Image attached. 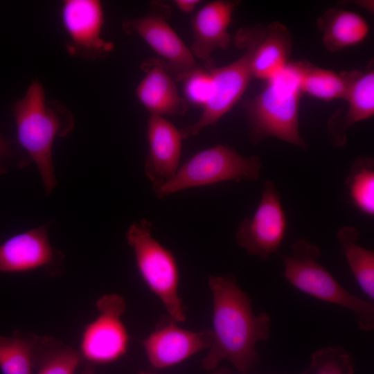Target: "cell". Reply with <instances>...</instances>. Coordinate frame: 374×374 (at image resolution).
Here are the masks:
<instances>
[{
  "instance_id": "cell-1",
  "label": "cell",
  "mask_w": 374,
  "mask_h": 374,
  "mask_svg": "<svg viewBox=\"0 0 374 374\" xmlns=\"http://www.w3.org/2000/svg\"><path fill=\"white\" fill-rule=\"evenodd\" d=\"M208 283L213 295V340L202 366L213 371L226 360L247 374L259 360L257 343L269 337L271 317L254 314L251 299L233 274L209 276Z\"/></svg>"
},
{
  "instance_id": "cell-2",
  "label": "cell",
  "mask_w": 374,
  "mask_h": 374,
  "mask_svg": "<svg viewBox=\"0 0 374 374\" xmlns=\"http://www.w3.org/2000/svg\"><path fill=\"white\" fill-rule=\"evenodd\" d=\"M299 62H288L266 81L256 96L247 98L243 107L248 121L249 138L256 145L269 137L305 149L299 131V104L302 95Z\"/></svg>"
},
{
  "instance_id": "cell-3",
  "label": "cell",
  "mask_w": 374,
  "mask_h": 374,
  "mask_svg": "<svg viewBox=\"0 0 374 374\" xmlns=\"http://www.w3.org/2000/svg\"><path fill=\"white\" fill-rule=\"evenodd\" d=\"M17 138L40 172L45 190L56 185L52 149L55 137L67 134L73 127L69 112L59 105H47L43 86L34 80L25 96L14 105Z\"/></svg>"
},
{
  "instance_id": "cell-4",
  "label": "cell",
  "mask_w": 374,
  "mask_h": 374,
  "mask_svg": "<svg viewBox=\"0 0 374 374\" xmlns=\"http://www.w3.org/2000/svg\"><path fill=\"white\" fill-rule=\"evenodd\" d=\"M319 247L301 238L283 257L284 276L295 288L317 299L345 308L354 314L360 330L374 328V305L346 290L319 262Z\"/></svg>"
},
{
  "instance_id": "cell-5",
  "label": "cell",
  "mask_w": 374,
  "mask_h": 374,
  "mask_svg": "<svg viewBox=\"0 0 374 374\" xmlns=\"http://www.w3.org/2000/svg\"><path fill=\"white\" fill-rule=\"evenodd\" d=\"M265 26L256 25L242 28L237 32L234 42L244 53L233 62L220 67L213 63L208 66L213 78L211 95L202 107L198 119L192 125L180 129L184 139L199 134L204 129L214 125L240 99L253 78L251 62L254 51L265 36Z\"/></svg>"
},
{
  "instance_id": "cell-6",
  "label": "cell",
  "mask_w": 374,
  "mask_h": 374,
  "mask_svg": "<svg viewBox=\"0 0 374 374\" xmlns=\"http://www.w3.org/2000/svg\"><path fill=\"white\" fill-rule=\"evenodd\" d=\"M152 222L143 218L132 223L125 237L132 248L139 273L149 290L173 320L184 322L186 310L179 296V271L174 253L152 235Z\"/></svg>"
},
{
  "instance_id": "cell-7",
  "label": "cell",
  "mask_w": 374,
  "mask_h": 374,
  "mask_svg": "<svg viewBox=\"0 0 374 374\" xmlns=\"http://www.w3.org/2000/svg\"><path fill=\"white\" fill-rule=\"evenodd\" d=\"M262 166L258 156L244 157L229 145H217L195 154L170 179L153 189L156 197L162 199L224 181H255L260 177Z\"/></svg>"
},
{
  "instance_id": "cell-8",
  "label": "cell",
  "mask_w": 374,
  "mask_h": 374,
  "mask_svg": "<svg viewBox=\"0 0 374 374\" xmlns=\"http://www.w3.org/2000/svg\"><path fill=\"white\" fill-rule=\"evenodd\" d=\"M170 8L161 1L150 3L147 13L123 24L127 35H137L159 55L166 69L177 81H182L199 66L178 34L168 22Z\"/></svg>"
},
{
  "instance_id": "cell-9",
  "label": "cell",
  "mask_w": 374,
  "mask_h": 374,
  "mask_svg": "<svg viewBox=\"0 0 374 374\" xmlns=\"http://www.w3.org/2000/svg\"><path fill=\"white\" fill-rule=\"evenodd\" d=\"M98 317L87 325L82 334L80 355L91 364L112 363L123 357L129 346V335L121 317L125 300L116 294L100 298Z\"/></svg>"
},
{
  "instance_id": "cell-10",
  "label": "cell",
  "mask_w": 374,
  "mask_h": 374,
  "mask_svg": "<svg viewBox=\"0 0 374 374\" xmlns=\"http://www.w3.org/2000/svg\"><path fill=\"white\" fill-rule=\"evenodd\" d=\"M287 229L280 193L273 181H267L253 215L240 222L235 237L249 255L266 261L278 251Z\"/></svg>"
},
{
  "instance_id": "cell-11",
  "label": "cell",
  "mask_w": 374,
  "mask_h": 374,
  "mask_svg": "<svg viewBox=\"0 0 374 374\" xmlns=\"http://www.w3.org/2000/svg\"><path fill=\"white\" fill-rule=\"evenodd\" d=\"M213 340L211 330H186L170 316L163 315L154 330L142 341V345L150 365L155 368H166L209 349Z\"/></svg>"
},
{
  "instance_id": "cell-12",
  "label": "cell",
  "mask_w": 374,
  "mask_h": 374,
  "mask_svg": "<svg viewBox=\"0 0 374 374\" xmlns=\"http://www.w3.org/2000/svg\"><path fill=\"white\" fill-rule=\"evenodd\" d=\"M64 254L53 248L46 225L13 235L0 245V272L21 273L44 269L60 274Z\"/></svg>"
},
{
  "instance_id": "cell-13",
  "label": "cell",
  "mask_w": 374,
  "mask_h": 374,
  "mask_svg": "<svg viewBox=\"0 0 374 374\" xmlns=\"http://www.w3.org/2000/svg\"><path fill=\"white\" fill-rule=\"evenodd\" d=\"M61 17L71 42L68 47L69 53H80L97 58L113 49V44L101 37L105 19L100 1H64Z\"/></svg>"
},
{
  "instance_id": "cell-14",
  "label": "cell",
  "mask_w": 374,
  "mask_h": 374,
  "mask_svg": "<svg viewBox=\"0 0 374 374\" xmlns=\"http://www.w3.org/2000/svg\"><path fill=\"white\" fill-rule=\"evenodd\" d=\"M146 136L148 153L143 168L154 188L168 181L179 169L184 138L174 124L157 115L149 116Z\"/></svg>"
},
{
  "instance_id": "cell-15",
  "label": "cell",
  "mask_w": 374,
  "mask_h": 374,
  "mask_svg": "<svg viewBox=\"0 0 374 374\" xmlns=\"http://www.w3.org/2000/svg\"><path fill=\"white\" fill-rule=\"evenodd\" d=\"M240 2L212 1L196 12L190 21L193 42L189 48L195 57L210 64L213 62L211 55L215 51L227 48L231 40L229 27Z\"/></svg>"
},
{
  "instance_id": "cell-16",
  "label": "cell",
  "mask_w": 374,
  "mask_h": 374,
  "mask_svg": "<svg viewBox=\"0 0 374 374\" xmlns=\"http://www.w3.org/2000/svg\"><path fill=\"white\" fill-rule=\"evenodd\" d=\"M145 75L135 94L150 115L179 116L187 110V102L179 93L174 78L159 59H150L142 64Z\"/></svg>"
},
{
  "instance_id": "cell-17",
  "label": "cell",
  "mask_w": 374,
  "mask_h": 374,
  "mask_svg": "<svg viewBox=\"0 0 374 374\" xmlns=\"http://www.w3.org/2000/svg\"><path fill=\"white\" fill-rule=\"evenodd\" d=\"M348 109L335 114L328 124V137L332 145L341 147L347 142V132L355 124L374 115V70L370 64L366 71L353 70L352 79L345 99Z\"/></svg>"
},
{
  "instance_id": "cell-18",
  "label": "cell",
  "mask_w": 374,
  "mask_h": 374,
  "mask_svg": "<svg viewBox=\"0 0 374 374\" xmlns=\"http://www.w3.org/2000/svg\"><path fill=\"white\" fill-rule=\"evenodd\" d=\"M293 45L292 35L283 24L274 21L265 26V36L253 55V78L265 82L288 63Z\"/></svg>"
},
{
  "instance_id": "cell-19",
  "label": "cell",
  "mask_w": 374,
  "mask_h": 374,
  "mask_svg": "<svg viewBox=\"0 0 374 374\" xmlns=\"http://www.w3.org/2000/svg\"><path fill=\"white\" fill-rule=\"evenodd\" d=\"M322 43L331 53L363 42L369 32L366 21L359 14L337 8L327 10L317 21Z\"/></svg>"
},
{
  "instance_id": "cell-20",
  "label": "cell",
  "mask_w": 374,
  "mask_h": 374,
  "mask_svg": "<svg viewBox=\"0 0 374 374\" xmlns=\"http://www.w3.org/2000/svg\"><path fill=\"white\" fill-rule=\"evenodd\" d=\"M301 73V89L317 99L331 101L346 99L353 70L339 73L318 67L306 60L298 61Z\"/></svg>"
},
{
  "instance_id": "cell-21",
  "label": "cell",
  "mask_w": 374,
  "mask_h": 374,
  "mask_svg": "<svg viewBox=\"0 0 374 374\" xmlns=\"http://www.w3.org/2000/svg\"><path fill=\"white\" fill-rule=\"evenodd\" d=\"M41 337L15 331L0 335V368L3 374H33Z\"/></svg>"
},
{
  "instance_id": "cell-22",
  "label": "cell",
  "mask_w": 374,
  "mask_h": 374,
  "mask_svg": "<svg viewBox=\"0 0 374 374\" xmlns=\"http://www.w3.org/2000/svg\"><path fill=\"white\" fill-rule=\"evenodd\" d=\"M359 231L344 226L337 231V239L348 265L364 293L374 299V252L359 245Z\"/></svg>"
},
{
  "instance_id": "cell-23",
  "label": "cell",
  "mask_w": 374,
  "mask_h": 374,
  "mask_svg": "<svg viewBox=\"0 0 374 374\" xmlns=\"http://www.w3.org/2000/svg\"><path fill=\"white\" fill-rule=\"evenodd\" d=\"M353 206L363 214L374 215V160L359 157L352 163L345 181Z\"/></svg>"
},
{
  "instance_id": "cell-24",
  "label": "cell",
  "mask_w": 374,
  "mask_h": 374,
  "mask_svg": "<svg viewBox=\"0 0 374 374\" xmlns=\"http://www.w3.org/2000/svg\"><path fill=\"white\" fill-rule=\"evenodd\" d=\"M82 359L80 352L60 340L42 337L37 351V374H75Z\"/></svg>"
},
{
  "instance_id": "cell-25",
  "label": "cell",
  "mask_w": 374,
  "mask_h": 374,
  "mask_svg": "<svg viewBox=\"0 0 374 374\" xmlns=\"http://www.w3.org/2000/svg\"><path fill=\"white\" fill-rule=\"evenodd\" d=\"M353 357L341 346H326L315 351L309 366L300 374H353Z\"/></svg>"
},
{
  "instance_id": "cell-26",
  "label": "cell",
  "mask_w": 374,
  "mask_h": 374,
  "mask_svg": "<svg viewBox=\"0 0 374 374\" xmlns=\"http://www.w3.org/2000/svg\"><path fill=\"white\" fill-rule=\"evenodd\" d=\"M186 98L195 105L203 107L212 92L213 78L208 66H199L182 80Z\"/></svg>"
},
{
  "instance_id": "cell-27",
  "label": "cell",
  "mask_w": 374,
  "mask_h": 374,
  "mask_svg": "<svg viewBox=\"0 0 374 374\" xmlns=\"http://www.w3.org/2000/svg\"><path fill=\"white\" fill-rule=\"evenodd\" d=\"M177 8L185 14L192 12L202 2L199 0H175L174 1Z\"/></svg>"
},
{
  "instance_id": "cell-28",
  "label": "cell",
  "mask_w": 374,
  "mask_h": 374,
  "mask_svg": "<svg viewBox=\"0 0 374 374\" xmlns=\"http://www.w3.org/2000/svg\"><path fill=\"white\" fill-rule=\"evenodd\" d=\"M82 374H95L93 365L88 363L84 366Z\"/></svg>"
},
{
  "instance_id": "cell-29",
  "label": "cell",
  "mask_w": 374,
  "mask_h": 374,
  "mask_svg": "<svg viewBox=\"0 0 374 374\" xmlns=\"http://www.w3.org/2000/svg\"><path fill=\"white\" fill-rule=\"evenodd\" d=\"M8 151V145L2 139L0 138V156L3 155Z\"/></svg>"
},
{
  "instance_id": "cell-30",
  "label": "cell",
  "mask_w": 374,
  "mask_h": 374,
  "mask_svg": "<svg viewBox=\"0 0 374 374\" xmlns=\"http://www.w3.org/2000/svg\"><path fill=\"white\" fill-rule=\"evenodd\" d=\"M211 374H233V373L228 368H222V369L214 371Z\"/></svg>"
},
{
  "instance_id": "cell-31",
  "label": "cell",
  "mask_w": 374,
  "mask_h": 374,
  "mask_svg": "<svg viewBox=\"0 0 374 374\" xmlns=\"http://www.w3.org/2000/svg\"><path fill=\"white\" fill-rule=\"evenodd\" d=\"M139 374H155V373H150V372H141Z\"/></svg>"
}]
</instances>
